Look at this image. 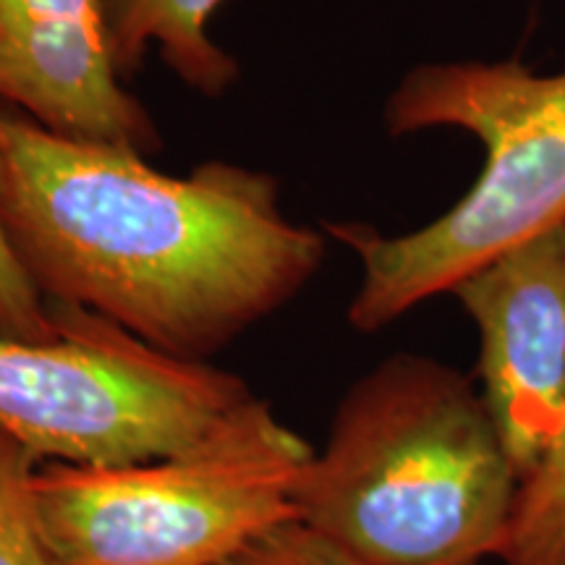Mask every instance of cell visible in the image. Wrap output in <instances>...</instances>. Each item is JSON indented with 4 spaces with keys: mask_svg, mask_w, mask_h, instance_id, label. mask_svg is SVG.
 <instances>
[{
    "mask_svg": "<svg viewBox=\"0 0 565 565\" xmlns=\"http://www.w3.org/2000/svg\"><path fill=\"white\" fill-rule=\"evenodd\" d=\"M0 221L47 303L183 362L280 312L328 254L324 233L280 210L270 173L210 160L168 175L131 147L63 137L6 105Z\"/></svg>",
    "mask_w": 565,
    "mask_h": 565,
    "instance_id": "cell-1",
    "label": "cell"
},
{
    "mask_svg": "<svg viewBox=\"0 0 565 565\" xmlns=\"http://www.w3.org/2000/svg\"><path fill=\"white\" fill-rule=\"evenodd\" d=\"M519 471L477 380L395 353L353 383L294 484L296 521L362 565H482Z\"/></svg>",
    "mask_w": 565,
    "mask_h": 565,
    "instance_id": "cell-2",
    "label": "cell"
},
{
    "mask_svg": "<svg viewBox=\"0 0 565 565\" xmlns=\"http://www.w3.org/2000/svg\"><path fill=\"white\" fill-rule=\"evenodd\" d=\"M383 121L393 139L471 134L484 166L469 192L419 231L383 236L370 223L324 225V236L362 263L345 312L359 333H380L503 252L565 225V71L536 74L519 58L422 63L395 84Z\"/></svg>",
    "mask_w": 565,
    "mask_h": 565,
    "instance_id": "cell-3",
    "label": "cell"
},
{
    "mask_svg": "<svg viewBox=\"0 0 565 565\" xmlns=\"http://www.w3.org/2000/svg\"><path fill=\"white\" fill-rule=\"evenodd\" d=\"M312 454L254 395L173 456L42 463V534L55 565H225L296 521L294 484Z\"/></svg>",
    "mask_w": 565,
    "mask_h": 565,
    "instance_id": "cell-4",
    "label": "cell"
},
{
    "mask_svg": "<svg viewBox=\"0 0 565 565\" xmlns=\"http://www.w3.org/2000/svg\"><path fill=\"white\" fill-rule=\"evenodd\" d=\"M53 315L55 341L0 338V427L40 463L173 456L254 398L238 374L168 356L87 309Z\"/></svg>",
    "mask_w": 565,
    "mask_h": 565,
    "instance_id": "cell-5",
    "label": "cell"
},
{
    "mask_svg": "<svg viewBox=\"0 0 565 565\" xmlns=\"http://www.w3.org/2000/svg\"><path fill=\"white\" fill-rule=\"evenodd\" d=\"M450 296L477 328L479 391L521 479L565 419V225L503 252Z\"/></svg>",
    "mask_w": 565,
    "mask_h": 565,
    "instance_id": "cell-6",
    "label": "cell"
},
{
    "mask_svg": "<svg viewBox=\"0 0 565 565\" xmlns=\"http://www.w3.org/2000/svg\"><path fill=\"white\" fill-rule=\"evenodd\" d=\"M0 105L71 139L162 147L118 74L105 0H0Z\"/></svg>",
    "mask_w": 565,
    "mask_h": 565,
    "instance_id": "cell-7",
    "label": "cell"
},
{
    "mask_svg": "<svg viewBox=\"0 0 565 565\" xmlns=\"http://www.w3.org/2000/svg\"><path fill=\"white\" fill-rule=\"evenodd\" d=\"M223 0H105L110 47L121 79L145 66L150 51L204 97H223L238 79V63L210 38Z\"/></svg>",
    "mask_w": 565,
    "mask_h": 565,
    "instance_id": "cell-8",
    "label": "cell"
},
{
    "mask_svg": "<svg viewBox=\"0 0 565 565\" xmlns=\"http://www.w3.org/2000/svg\"><path fill=\"white\" fill-rule=\"evenodd\" d=\"M494 557L503 565H565V419L519 479Z\"/></svg>",
    "mask_w": 565,
    "mask_h": 565,
    "instance_id": "cell-9",
    "label": "cell"
},
{
    "mask_svg": "<svg viewBox=\"0 0 565 565\" xmlns=\"http://www.w3.org/2000/svg\"><path fill=\"white\" fill-rule=\"evenodd\" d=\"M38 469L40 458L0 427V565H55L34 498Z\"/></svg>",
    "mask_w": 565,
    "mask_h": 565,
    "instance_id": "cell-10",
    "label": "cell"
},
{
    "mask_svg": "<svg viewBox=\"0 0 565 565\" xmlns=\"http://www.w3.org/2000/svg\"><path fill=\"white\" fill-rule=\"evenodd\" d=\"M58 335L61 324L53 307L26 278L0 221V338L42 343Z\"/></svg>",
    "mask_w": 565,
    "mask_h": 565,
    "instance_id": "cell-11",
    "label": "cell"
},
{
    "mask_svg": "<svg viewBox=\"0 0 565 565\" xmlns=\"http://www.w3.org/2000/svg\"><path fill=\"white\" fill-rule=\"evenodd\" d=\"M225 565H362L320 540L299 521L282 524Z\"/></svg>",
    "mask_w": 565,
    "mask_h": 565,
    "instance_id": "cell-12",
    "label": "cell"
}]
</instances>
